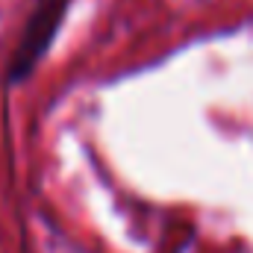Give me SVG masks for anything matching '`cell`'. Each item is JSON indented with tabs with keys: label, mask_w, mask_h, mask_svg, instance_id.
Returning <instances> with one entry per match:
<instances>
[{
	"label": "cell",
	"mask_w": 253,
	"mask_h": 253,
	"mask_svg": "<svg viewBox=\"0 0 253 253\" xmlns=\"http://www.w3.org/2000/svg\"><path fill=\"white\" fill-rule=\"evenodd\" d=\"M68 6L71 0H33L30 18L21 30V39L6 68V85H21L36 74V68L47 56L50 44L56 42V33L68 15Z\"/></svg>",
	"instance_id": "6da1fadb"
}]
</instances>
